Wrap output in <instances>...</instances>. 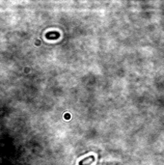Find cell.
I'll return each instance as SVG.
<instances>
[{"label": "cell", "mask_w": 164, "mask_h": 165, "mask_svg": "<svg viewBox=\"0 0 164 165\" xmlns=\"http://www.w3.org/2000/svg\"><path fill=\"white\" fill-rule=\"evenodd\" d=\"M94 160H95V157L91 156V157H89L85 159H83V160H81L80 162H79V165H90Z\"/></svg>", "instance_id": "obj_1"}]
</instances>
